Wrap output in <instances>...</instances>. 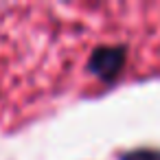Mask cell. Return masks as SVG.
<instances>
[{"mask_svg":"<svg viewBox=\"0 0 160 160\" xmlns=\"http://www.w3.org/2000/svg\"><path fill=\"white\" fill-rule=\"evenodd\" d=\"M127 64V46L125 44H99L92 48L86 70L103 83H114Z\"/></svg>","mask_w":160,"mask_h":160,"instance_id":"obj_1","label":"cell"},{"mask_svg":"<svg viewBox=\"0 0 160 160\" xmlns=\"http://www.w3.org/2000/svg\"><path fill=\"white\" fill-rule=\"evenodd\" d=\"M116 160H160V147H134L121 151Z\"/></svg>","mask_w":160,"mask_h":160,"instance_id":"obj_2","label":"cell"}]
</instances>
